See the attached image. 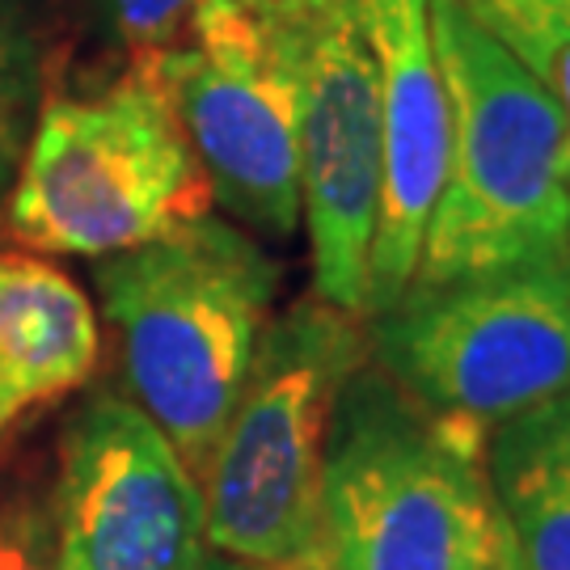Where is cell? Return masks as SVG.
Returning <instances> with one entry per match:
<instances>
[{
    "label": "cell",
    "instance_id": "1",
    "mask_svg": "<svg viewBox=\"0 0 570 570\" xmlns=\"http://www.w3.org/2000/svg\"><path fill=\"white\" fill-rule=\"evenodd\" d=\"M284 266L254 233L207 212L94 258V287L122 351L127 397L199 478L279 301Z\"/></svg>",
    "mask_w": 570,
    "mask_h": 570
},
{
    "label": "cell",
    "instance_id": "2",
    "mask_svg": "<svg viewBox=\"0 0 570 570\" xmlns=\"http://www.w3.org/2000/svg\"><path fill=\"white\" fill-rule=\"evenodd\" d=\"M322 524L326 570H520L487 435L435 419L372 360L330 419Z\"/></svg>",
    "mask_w": 570,
    "mask_h": 570
},
{
    "label": "cell",
    "instance_id": "3",
    "mask_svg": "<svg viewBox=\"0 0 570 570\" xmlns=\"http://www.w3.org/2000/svg\"><path fill=\"white\" fill-rule=\"evenodd\" d=\"M367 364L364 317L301 296L271 313L199 473L207 550L249 567L326 570L322 478L343 385Z\"/></svg>",
    "mask_w": 570,
    "mask_h": 570
},
{
    "label": "cell",
    "instance_id": "4",
    "mask_svg": "<svg viewBox=\"0 0 570 570\" xmlns=\"http://www.w3.org/2000/svg\"><path fill=\"white\" fill-rule=\"evenodd\" d=\"M431 42L452 136L414 279L440 284L570 249V144L553 98L461 0H431Z\"/></svg>",
    "mask_w": 570,
    "mask_h": 570
},
{
    "label": "cell",
    "instance_id": "5",
    "mask_svg": "<svg viewBox=\"0 0 570 570\" xmlns=\"http://www.w3.org/2000/svg\"><path fill=\"white\" fill-rule=\"evenodd\" d=\"M216 212L144 56L98 94H47L0 228L30 254L106 258Z\"/></svg>",
    "mask_w": 570,
    "mask_h": 570
},
{
    "label": "cell",
    "instance_id": "6",
    "mask_svg": "<svg viewBox=\"0 0 570 570\" xmlns=\"http://www.w3.org/2000/svg\"><path fill=\"white\" fill-rule=\"evenodd\" d=\"M367 360L435 419L490 435L570 389V249L414 284L364 317Z\"/></svg>",
    "mask_w": 570,
    "mask_h": 570
},
{
    "label": "cell",
    "instance_id": "7",
    "mask_svg": "<svg viewBox=\"0 0 570 570\" xmlns=\"http://www.w3.org/2000/svg\"><path fill=\"white\" fill-rule=\"evenodd\" d=\"M292 102L313 296L364 317L381 212V77L364 0H242Z\"/></svg>",
    "mask_w": 570,
    "mask_h": 570
},
{
    "label": "cell",
    "instance_id": "8",
    "mask_svg": "<svg viewBox=\"0 0 570 570\" xmlns=\"http://www.w3.org/2000/svg\"><path fill=\"white\" fill-rule=\"evenodd\" d=\"M225 220L263 245L301 233L292 102L242 0H204L183 39L144 51Z\"/></svg>",
    "mask_w": 570,
    "mask_h": 570
},
{
    "label": "cell",
    "instance_id": "9",
    "mask_svg": "<svg viewBox=\"0 0 570 570\" xmlns=\"http://www.w3.org/2000/svg\"><path fill=\"white\" fill-rule=\"evenodd\" d=\"M60 570H204V494L178 449L119 389L68 414L47 494Z\"/></svg>",
    "mask_w": 570,
    "mask_h": 570
},
{
    "label": "cell",
    "instance_id": "10",
    "mask_svg": "<svg viewBox=\"0 0 570 570\" xmlns=\"http://www.w3.org/2000/svg\"><path fill=\"white\" fill-rule=\"evenodd\" d=\"M381 77V212L367 263V313L410 287L449 174V89L431 42V0H364Z\"/></svg>",
    "mask_w": 570,
    "mask_h": 570
},
{
    "label": "cell",
    "instance_id": "11",
    "mask_svg": "<svg viewBox=\"0 0 570 570\" xmlns=\"http://www.w3.org/2000/svg\"><path fill=\"white\" fill-rule=\"evenodd\" d=\"M102 360L98 308L47 254L0 249V440L26 414L89 385Z\"/></svg>",
    "mask_w": 570,
    "mask_h": 570
},
{
    "label": "cell",
    "instance_id": "12",
    "mask_svg": "<svg viewBox=\"0 0 570 570\" xmlns=\"http://www.w3.org/2000/svg\"><path fill=\"white\" fill-rule=\"evenodd\" d=\"M487 473L520 570H570V389L490 431Z\"/></svg>",
    "mask_w": 570,
    "mask_h": 570
},
{
    "label": "cell",
    "instance_id": "13",
    "mask_svg": "<svg viewBox=\"0 0 570 570\" xmlns=\"http://www.w3.org/2000/svg\"><path fill=\"white\" fill-rule=\"evenodd\" d=\"M47 77L51 26L42 0H0V220L30 131L47 102Z\"/></svg>",
    "mask_w": 570,
    "mask_h": 570
},
{
    "label": "cell",
    "instance_id": "14",
    "mask_svg": "<svg viewBox=\"0 0 570 570\" xmlns=\"http://www.w3.org/2000/svg\"><path fill=\"white\" fill-rule=\"evenodd\" d=\"M461 4L550 94L570 144V0H461Z\"/></svg>",
    "mask_w": 570,
    "mask_h": 570
},
{
    "label": "cell",
    "instance_id": "15",
    "mask_svg": "<svg viewBox=\"0 0 570 570\" xmlns=\"http://www.w3.org/2000/svg\"><path fill=\"white\" fill-rule=\"evenodd\" d=\"M89 4L110 39L122 42L131 56H144L183 39L204 0H89Z\"/></svg>",
    "mask_w": 570,
    "mask_h": 570
},
{
    "label": "cell",
    "instance_id": "16",
    "mask_svg": "<svg viewBox=\"0 0 570 570\" xmlns=\"http://www.w3.org/2000/svg\"><path fill=\"white\" fill-rule=\"evenodd\" d=\"M0 570H60L51 508L42 494L18 490L0 503Z\"/></svg>",
    "mask_w": 570,
    "mask_h": 570
},
{
    "label": "cell",
    "instance_id": "17",
    "mask_svg": "<svg viewBox=\"0 0 570 570\" xmlns=\"http://www.w3.org/2000/svg\"><path fill=\"white\" fill-rule=\"evenodd\" d=\"M204 570H287V567H249V562H233V558H207Z\"/></svg>",
    "mask_w": 570,
    "mask_h": 570
}]
</instances>
